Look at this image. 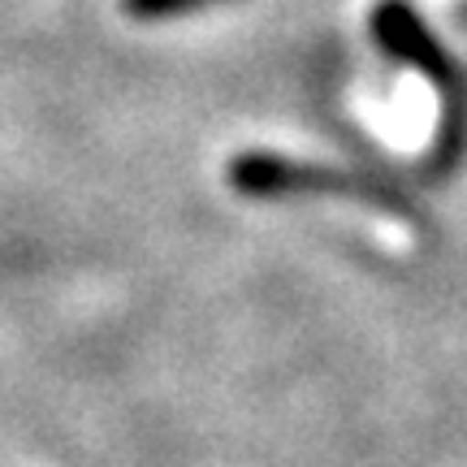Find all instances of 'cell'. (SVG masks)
<instances>
[{
	"label": "cell",
	"instance_id": "2",
	"mask_svg": "<svg viewBox=\"0 0 467 467\" xmlns=\"http://www.w3.org/2000/svg\"><path fill=\"white\" fill-rule=\"evenodd\" d=\"M126 14L130 17H173V14H186V9H203L213 0H121Z\"/></svg>",
	"mask_w": 467,
	"mask_h": 467
},
{
	"label": "cell",
	"instance_id": "1",
	"mask_svg": "<svg viewBox=\"0 0 467 467\" xmlns=\"http://www.w3.org/2000/svg\"><path fill=\"white\" fill-rule=\"evenodd\" d=\"M377 31H381V39H385V44H389L394 52H399V57H407V61L424 66V74H437V78H446V61H441V52L429 44V35L420 31L416 17L407 14V9H399V5L381 9V14H377Z\"/></svg>",
	"mask_w": 467,
	"mask_h": 467
}]
</instances>
